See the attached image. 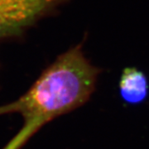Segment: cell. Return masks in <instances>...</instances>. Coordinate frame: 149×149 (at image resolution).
<instances>
[{
	"label": "cell",
	"instance_id": "cell-1",
	"mask_svg": "<svg viewBox=\"0 0 149 149\" xmlns=\"http://www.w3.org/2000/svg\"><path fill=\"white\" fill-rule=\"evenodd\" d=\"M83 43L60 55L24 95L0 106V116L17 113L23 119L3 149H21L47 123L89 101L102 69L85 57Z\"/></svg>",
	"mask_w": 149,
	"mask_h": 149
},
{
	"label": "cell",
	"instance_id": "cell-2",
	"mask_svg": "<svg viewBox=\"0 0 149 149\" xmlns=\"http://www.w3.org/2000/svg\"><path fill=\"white\" fill-rule=\"evenodd\" d=\"M69 0H0V41L22 35Z\"/></svg>",
	"mask_w": 149,
	"mask_h": 149
},
{
	"label": "cell",
	"instance_id": "cell-3",
	"mask_svg": "<svg viewBox=\"0 0 149 149\" xmlns=\"http://www.w3.org/2000/svg\"><path fill=\"white\" fill-rule=\"evenodd\" d=\"M119 95L124 103L131 105L140 104L148 96L149 84L143 71L128 66L123 70L118 82Z\"/></svg>",
	"mask_w": 149,
	"mask_h": 149
}]
</instances>
